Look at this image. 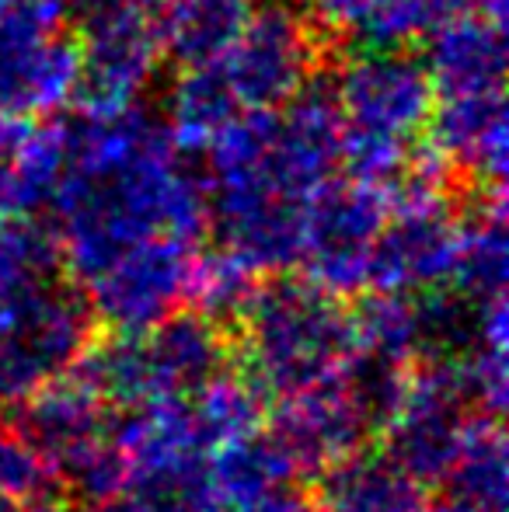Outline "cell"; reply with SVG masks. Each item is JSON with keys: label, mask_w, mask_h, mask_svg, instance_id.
<instances>
[{"label": "cell", "mask_w": 509, "mask_h": 512, "mask_svg": "<svg viewBox=\"0 0 509 512\" xmlns=\"http://www.w3.org/2000/svg\"><path fill=\"white\" fill-rule=\"evenodd\" d=\"M11 411V429L39 457H46L49 467L67 460L70 453L81 450L91 439L105 436V422H109V411H105L102 401L88 387L77 384L70 373H60V377L39 384L18 405H11Z\"/></svg>", "instance_id": "obj_14"}, {"label": "cell", "mask_w": 509, "mask_h": 512, "mask_svg": "<svg viewBox=\"0 0 509 512\" xmlns=\"http://www.w3.org/2000/svg\"><path fill=\"white\" fill-rule=\"evenodd\" d=\"M25 512H84L81 506H74L70 499H56V495H46V499L28 502Z\"/></svg>", "instance_id": "obj_35"}, {"label": "cell", "mask_w": 509, "mask_h": 512, "mask_svg": "<svg viewBox=\"0 0 509 512\" xmlns=\"http://www.w3.org/2000/svg\"><path fill=\"white\" fill-rule=\"evenodd\" d=\"M56 488H63L74 506L81 509H102L116 495L126 492L129 481V457L112 443L109 436H98L74 450L67 460L53 467Z\"/></svg>", "instance_id": "obj_29"}, {"label": "cell", "mask_w": 509, "mask_h": 512, "mask_svg": "<svg viewBox=\"0 0 509 512\" xmlns=\"http://www.w3.org/2000/svg\"><path fill=\"white\" fill-rule=\"evenodd\" d=\"M426 74L436 98L506 91V21L450 14L429 28Z\"/></svg>", "instance_id": "obj_12"}, {"label": "cell", "mask_w": 509, "mask_h": 512, "mask_svg": "<svg viewBox=\"0 0 509 512\" xmlns=\"http://www.w3.org/2000/svg\"><path fill=\"white\" fill-rule=\"evenodd\" d=\"M506 436L499 418L492 415H471L464 425L461 446H457L454 464L440 478L447 502L471 509H492L506 512Z\"/></svg>", "instance_id": "obj_21"}, {"label": "cell", "mask_w": 509, "mask_h": 512, "mask_svg": "<svg viewBox=\"0 0 509 512\" xmlns=\"http://www.w3.org/2000/svg\"><path fill=\"white\" fill-rule=\"evenodd\" d=\"M269 422V436L290 453L304 478H314L349 453L367 450V439H374V429L356 408L339 373L293 394H283Z\"/></svg>", "instance_id": "obj_11"}, {"label": "cell", "mask_w": 509, "mask_h": 512, "mask_svg": "<svg viewBox=\"0 0 509 512\" xmlns=\"http://www.w3.org/2000/svg\"><path fill=\"white\" fill-rule=\"evenodd\" d=\"M252 11L255 0H157L154 25L161 53L182 70L217 63Z\"/></svg>", "instance_id": "obj_18"}, {"label": "cell", "mask_w": 509, "mask_h": 512, "mask_svg": "<svg viewBox=\"0 0 509 512\" xmlns=\"http://www.w3.org/2000/svg\"><path fill=\"white\" fill-rule=\"evenodd\" d=\"M471 415L475 411L461 401L447 363H419L408 370L405 398L381 429V453L419 485H440Z\"/></svg>", "instance_id": "obj_9"}, {"label": "cell", "mask_w": 509, "mask_h": 512, "mask_svg": "<svg viewBox=\"0 0 509 512\" xmlns=\"http://www.w3.org/2000/svg\"><path fill=\"white\" fill-rule=\"evenodd\" d=\"M67 373L81 387H88L105 408H129L140 401L161 398L143 331L140 335L109 331L102 338H91Z\"/></svg>", "instance_id": "obj_19"}, {"label": "cell", "mask_w": 509, "mask_h": 512, "mask_svg": "<svg viewBox=\"0 0 509 512\" xmlns=\"http://www.w3.org/2000/svg\"><path fill=\"white\" fill-rule=\"evenodd\" d=\"M98 512H150V509L143 506L140 499H133L129 492H123V495H116L112 502H105V506L98 509Z\"/></svg>", "instance_id": "obj_36"}, {"label": "cell", "mask_w": 509, "mask_h": 512, "mask_svg": "<svg viewBox=\"0 0 509 512\" xmlns=\"http://www.w3.org/2000/svg\"><path fill=\"white\" fill-rule=\"evenodd\" d=\"M213 67L241 112H272L311 84L318 67V32L311 18L286 0L255 4L241 35Z\"/></svg>", "instance_id": "obj_6"}, {"label": "cell", "mask_w": 509, "mask_h": 512, "mask_svg": "<svg viewBox=\"0 0 509 512\" xmlns=\"http://www.w3.org/2000/svg\"><path fill=\"white\" fill-rule=\"evenodd\" d=\"M238 112V102H234V95L227 91L224 77H220V70L213 63L185 67L175 88H171L164 133H168L171 147L178 154H206L213 136Z\"/></svg>", "instance_id": "obj_24"}, {"label": "cell", "mask_w": 509, "mask_h": 512, "mask_svg": "<svg viewBox=\"0 0 509 512\" xmlns=\"http://www.w3.org/2000/svg\"><path fill=\"white\" fill-rule=\"evenodd\" d=\"M314 32L356 49H405L440 21L433 0H307Z\"/></svg>", "instance_id": "obj_16"}, {"label": "cell", "mask_w": 509, "mask_h": 512, "mask_svg": "<svg viewBox=\"0 0 509 512\" xmlns=\"http://www.w3.org/2000/svg\"><path fill=\"white\" fill-rule=\"evenodd\" d=\"M67 143L70 164L53 206L60 258L77 286L150 237L203 241L210 227L206 189L182 164L161 122L136 105L81 112Z\"/></svg>", "instance_id": "obj_1"}, {"label": "cell", "mask_w": 509, "mask_h": 512, "mask_svg": "<svg viewBox=\"0 0 509 512\" xmlns=\"http://www.w3.org/2000/svg\"><path fill=\"white\" fill-rule=\"evenodd\" d=\"M349 324H353V349L412 366L419 349V310L412 293H370L356 310H349Z\"/></svg>", "instance_id": "obj_27"}, {"label": "cell", "mask_w": 509, "mask_h": 512, "mask_svg": "<svg viewBox=\"0 0 509 512\" xmlns=\"http://www.w3.org/2000/svg\"><path fill=\"white\" fill-rule=\"evenodd\" d=\"M506 192H482L478 213L461 223V241L450 283L471 300L506 297Z\"/></svg>", "instance_id": "obj_23"}, {"label": "cell", "mask_w": 509, "mask_h": 512, "mask_svg": "<svg viewBox=\"0 0 509 512\" xmlns=\"http://www.w3.org/2000/svg\"><path fill=\"white\" fill-rule=\"evenodd\" d=\"M332 95L342 112V161L353 178L391 185L436 108L426 63L401 49H356Z\"/></svg>", "instance_id": "obj_3"}, {"label": "cell", "mask_w": 509, "mask_h": 512, "mask_svg": "<svg viewBox=\"0 0 509 512\" xmlns=\"http://www.w3.org/2000/svg\"><path fill=\"white\" fill-rule=\"evenodd\" d=\"M81 88V49L46 28L0 11V112L14 119L60 112Z\"/></svg>", "instance_id": "obj_10"}, {"label": "cell", "mask_w": 509, "mask_h": 512, "mask_svg": "<svg viewBox=\"0 0 509 512\" xmlns=\"http://www.w3.org/2000/svg\"><path fill=\"white\" fill-rule=\"evenodd\" d=\"M436 14L450 18V14H489V18L506 21V0H433Z\"/></svg>", "instance_id": "obj_34"}, {"label": "cell", "mask_w": 509, "mask_h": 512, "mask_svg": "<svg viewBox=\"0 0 509 512\" xmlns=\"http://www.w3.org/2000/svg\"><path fill=\"white\" fill-rule=\"evenodd\" d=\"M387 220V185L328 182L307 199L304 255L307 279L335 297H360L370 286V255Z\"/></svg>", "instance_id": "obj_7"}, {"label": "cell", "mask_w": 509, "mask_h": 512, "mask_svg": "<svg viewBox=\"0 0 509 512\" xmlns=\"http://www.w3.org/2000/svg\"><path fill=\"white\" fill-rule=\"evenodd\" d=\"M95 338V314L77 290L46 283L0 304V408L70 370Z\"/></svg>", "instance_id": "obj_4"}, {"label": "cell", "mask_w": 509, "mask_h": 512, "mask_svg": "<svg viewBox=\"0 0 509 512\" xmlns=\"http://www.w3.org/2000/svg\"><path fill=\"white\" fill-rule=\"evenodd\" d=\"M314 506L325 512H426V485L412 481L384 453L356 450L314 474Z\"/></svg>", "instance_id": "obj_17"}, {"label": "cell", "mask_w": 509, "mask_h": 512, "mask_svg": "<svg viewBox=\"0 0 509 512\" xmlns=\"http://www.w3.org/2000/svg\"><path fill=\"white\" fill-rule=\"evenodd\" d=\"M199 244H189L182 237H150L123 251L109 269H102L84 286L95 324H105L109 331H150L157 321L185 304V283H189L192 258Z\"/></svg>", "instance_id": "obj_8"}, {"label": "cell", "mask_w": 509, "mask_h": 512, "mask_svg": "<svg viewBox=\"0 0 509 512\" xmlns=\"http://www.w3.org/2000/svg\"><path fill=\"white\" fill-rule=\"evenodd\" d=\"M81 14V112H119L136 105L161 63L157 0H77Z\"/></svg>", "instance_id": "obj_5"}, {"label": "cell", "mask_w": 509, "mask_h": 512, "mask_svg": "<svg viewBox=\"0 0 509 512\" xmlns=\"http://www.w3.org/2000/svg\"><path fill=\"white\" fill-rule=\"evenodd\" d=\"M433 512H492V509H471V506H457V502H443V506L433 509Z\"/></svg>", "instance_id": "obj_38"}, {"label": "cell", "mask_w": 509, "mask_h": 512, "mask_svg": "<svg viewBox=\"0 0 509 512\" xmlns=\"http://www.w3.org/2000/svg\"><path fill=\"white\" fill-rule=\"evenodd\" d=\"M433 150L447 168L471 175L482 192H506V91L440 98L429 115Z\"/></svg>", "instance_id": "obj_13"}, {"label": "cell", "mask_w": 509, "mask_h": 512, "mask_svg": "<svg viewBox=\"0 0 509 512\" xmlns=\"http://www.w3.org/2000/svg\"><path fill=\"white\" fill-rule=\"evenodd\" d=\"M185 408H189L192 439L199 450L210 453L231 439L255 432L265 415V398L241 373L224 370L206 380L199 391L185 394Z\"/></svg>", "instance_id": "obj_25"}, {"label": "cell", "mask_w": 509, "mask_h": 512, "mask_svg": "<svg viewBox=\"0 0 509 512\" xmlns=\"http://www.w3.org/2000/svg\"><path fill=\"white\" fill-rule=\"evenodd\" d=\"M60 269V241L53 230L25 216H0V304L53 283Z\"/></svg>", "instance_id": "obj_26"}, {"label": "cell", "mask_w": 509, "mask_h": 512, "mask_svg": "<svg viewBox=\"0 0 509 512\" xmlns=\"http://www.w3.org/2000/svg\"><path fill=\"white\" fill-rule=\"evenodd\" d=\"M161 394H192L231 366V331L199 310H171L143 331Z\"/></svg>", "instance_id": "obj_15"}, {"label": "cell", "mask_w": 509, "mask_h": 512, "mask_svg": "<svg viewBox=\"0 0 509 512\" xmlns=\"http://www.w3.org/2000/svg\"><path fill=\"white\" fill-rule=\"evenodd\" d=\"M28 122L0 112V216H18V143Z\"/></svg>", "instance_id": "obj_32"}, {"label": "cell", "mask_w": 509, "mask_h": 512, "mask_svg": "<svg viewBox=\"0 0 509 512\" xmlns=\"http://www.w3.org/2000/svg\"><path fill=\"white\" fill-rule=\"evenodd\" d=\"M210 471L224 512H255L279 488L304 478L297 471V464L290 460V453L272 436H262L258 429L217 446Z\"/></svg>", "instance_id": "obj_20"}, {"label": "cell", "mask_w": 509, "mask_h": 512, "mask_svg": "<svg viewBox=\"0 0 509 512\" xmlns=\"http://www.w3.org/2000/svg\"><path fill=\"white\" fill-rule=\"evenodd\" d=\"M74 4L77 0H0V11L14 14V18L28 21L35 28L56 32L74 14Z\"/></svg>", "instance_id": "obj_33"}, {"label": "cell", "mask_w": 509, "mask_h": 512, "mask_svg": "<svg viewBox=\"0 0 509 512\" xmlns=\"http://www.w3.org/2000/svg\"><path fill=\"white\" fill-rule=\"evenodd\" d=\"M56 474L46 457L32 450L14 429H0V495L35 502L53 495Z\"/></svg>", "instance_id": "obj_31"}, {"label": "cell", "mask_w": 509, "mask_h": 512, "mask_svg": "<svg viewBox=\"0 0 509 512\" xmlns=\"http://www.w3.org/2000/svg\"><path fill=\"white\" fill-rule=\"evenodd\" d=\"M28 502L21 499H11V495H0V512H25Z\"/></svg>", "instance_id": "obj_37"}, {"label": "cell", "mask_w": 509, "mask_h": 512, "mask_svg": "<svg viewBox=\"0 0 509 512\" xmlns=\"http://www.w3.org/2000/svg\"><path fill=\"white\" fill-rule=\"evenodd\" d=\"M255 286V272L231 251H217V255L196 251L189 283H185V304L231 331V324L238 328Z\"/></svg>", "instance_id": "obj_28"}, {"label": "cell", "mask_w": 509, "mask_h": 512, "mask_svg": "<svg viewBox=\"0 0 509 512\" xmlns=\"http://www.w3.org/2000/svg\"><path fill=\"white\" fill-rule=\"evenodd\" d=\"M126 492L150 512H224L206 453L171 450L129 464Z\"/></svg>", "instance_id": "obj_22"}, {"label": "cell", "mask_w": 509, "mask_h": 512, "mask_svg": "<svg viewBox=\"0 0 509 512\" xmlns=\"http://www.w3.org/2000/svg\"><path fill=\"white\" fill-rule=\"evenodd\" d=\"M241 377L269 398L339 373L353 352V324L342 297L321 290L311 279L279 276L255 286L238 321Z\"/></svg>", "instance_id": "obj_2"}, {"label": "cell", "mask_w": 509, "mask_h": 512, "mask_svg": "<svg viewBox=\"0 0 509 512\" xmlns=\"http://www.w3.org/2000/svg\"><path fill=\"white\" fill-rule=\"evenodd\" d=\"M339 377L346 384V391L353 394L356 408L363 411V418L370 422V429L381 432L387 418L398 411L401 398L408 387V366L394 363V359L374 356V352L353 349L346 356V363L339 366Z\"/></svg>", "instance_id": "obj_30"}]
</instances>
